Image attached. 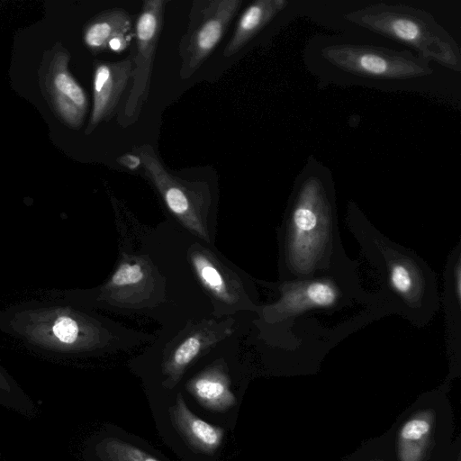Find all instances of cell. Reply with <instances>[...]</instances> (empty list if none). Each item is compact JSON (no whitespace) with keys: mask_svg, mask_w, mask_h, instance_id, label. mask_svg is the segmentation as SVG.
Listing matches in <instances>:
<instances>
[{"mask_svg":"<svg viewBox=\"0 0 461 461\" xmlns=\"http://www.w3.org/2000/svg\"><path fill=\"white\" fill-rule=\"evenodd\" d=\"M333 190L321 167L307 165L294 187L283 231V264L291 280L324 274L339 266Z\"/></svg>","mask_w":461,"mask_h":461,"instance_id":"obj_1","label":"cell"},{"mask_svg":"<svg viewBox=\"0 0 461 461\" xmlns=\"http://www.w3.org/2000/svg\"><path fill=\"white\" fill-rule=\"evenodd\" d=\"M0 328L30 346L61 353L105 349L118 340L103 320L59 303L10 309L0 314Z\"/></svg>","mask_w":461,"mask_h":461,"instance_id":"obj_2","label":"cell"},{"mask_svg":"<svg viewBox=\"0 0 461 461\" xmlns=\"http://www.w3.org/2000/svg\"><path fill=\"white\" fill-rule=\"evenodd\" d=\"M348 223L368 257L382 272L391 306L416 324L426 323L438 304L434 277L418 257L384 240L353 204Z\"/></svg>","mask_w":461,"mask_h":461,"instance_id":"obj_3","label":"cell"},{"mask_svg":"<svg viewBox=\"0 0 461 461\" xmlns=\"http://www.w3.org/2000/svg\"><path fill=\"white\" fill-rule=\"evenodd\" d=\"M345 17L359 27L411 47L429 62L461 71L458 44L427 11L406 5L377 3L351 11Z\"/></svg>","mask_w":461,"mask_h":461,"instance_id":"obj_4","label":"cell"},{"mask_svg":"<svg viewBox=\"0 0 461 461\" xmlns=\"http://www.w3.org/2000/svg\"><path fill=\"white\" fill-rule=\"evenodd\" d=\"M447 402L419 400L390 433L386 445L395 461H447L451 430Z\"/></svg>","mask_w":461,"mask_h":461,"instance_id":"obj_5","label":"cell"},{"mask_svg":"<svg viewBox=\"0 0 461 461\" xmlns=\"http://www.w3.org/2000/svg\"><path fill=\"white\" fill-rule=\"evenodd\" d=\"M144 175L155 187L169 212L193 234L210 242L208 214L212 194L204 181H191L169 170L154 149L144 144L135 148Z\"/></svg>","mask_w":461,"mask_h":461,"instance_id":"obj_6","label":"cell"},{"mask_svg":"<svg viewBox=\"0 0 461 461\" xmlns=\"http://www.w3.org/2000/svg\"><path fill=\"white\" fill-rule=\"evenodd\" d=\"M324 59L348 74L375 79H411L430 75L429 62L408 50L342 43L325 47Z\"/></svg>","mask_w":461,"mask_h":461,"instance_id":"obj_7","label":"cell"},{"mask_svg":"<svg viewBox=\"0 0 461 461\" xmlns=\"http://www.w3.org/2000/svg\"><path fill=\"white\" fill-rule=\"evenodd\" d=\"M242 0H194L188 14L185 32L178 47L179 77H191L221 41Z\"/></svg>","mask_w":461,"mask_h":461,"instance_id":"obj_8","label":"cell"},{"mask_svg":"<svg viewBox=\"0 0 461 461\" xmlns=\"http://www.w3.org/2000/svg\"><path fill=\"white\" fill-rule=\"evenodd\" d=\"M167 4V0H145L136 19L133 29L135 50L131 52V85L118 113V123L122 127H128L138 120L148 99Z\"/></svg>","mask_w":461,"mask_h":461,"instance_id":"obj_9","label":"cell"},{"mask_svg":"<svg viewBox=\"0 0 461 461\" xmlns=\"http://www.w3.org/2000/svg\"><path fill=\"white\" fill-rule=\"evenodd\" d=\"M161 289V277L147 257L125 254L98 289L96 300L117 307L138 308L154 300Z\"/></svg>","mask_w":461,"mask_h":461,"instance_id":"obj_10","label":"cell"},{"mask_svg":"<svg viewBox=\"0 0 461 461\" xmlns=\"http://www.w3.org/2000/svg\"><path fill=\"white\" fill-rule=\"evenodd\" d=\"M187 258L200 284L213 302L215 315L240 310L258 311L259 307L248 296L240 276L210 249L194 244Z\"/></svg>","mask_w":461,"mask_h":461,"instance_id":"obj_11","label":"cell"},{"mask_svg":"<svg viewBox=\"0 0 461 461\" xmlns=\"http://www.w3.org/2000/svg\"><path fill=\"white\" fill-rule=\"evenodd\" d=\"M231 318L215 321L203 320L185 328L166 350L162 374L167 386L179 382L186 370L217 343L230 336L233 330Z\"/></svg>","mask_w":461,"mask_h":461,"instance_id":"obj_12","label":"cell"},{"mask_svg":"<svg viewBox=\"0 0 461 461\" xmlns=\"http://www.w3.org/2000/svg\"><path fill=\"white\" fill-rule=\"evenodd\" d=\"M280 294L276 303L258 308L262 321L276 323L309 309L339 306L344 298L336 278L324 276L293 280L282 285Z\"/></svg>","mask_w":461,"mask_h":461,"instance_id":"obj_13","label":"cell"},{"mask_svg":"<svg viewBox=\"0 0 461 461\" xmlns=\"http://www.w3.org/2000/svg\"><path fill=\"white\" fill-rule=\"evenodd\" d=\"M131 53L119 61H95L93 73V107L86 134L101 122L109 121L117 110L121 97L131 81Z\"/></svg>","mask_w":461,"mask_h":461,"instance_id":"obj_14","label":"cell"},{"mask_svg":"<svg viewBox=\"0 0 461 461\" xmlns=\"http://www.w3.org/2000/svg\"><path fill=\"white\" fill-rule=\"evenodd\" d=\"M69 55L56 52L45 77L51 104L65 123L72 128L82 125L88 106L86 95L68 68Z\"/></svg>","mask_w":461,"mask_h":461,"instance_id":"obj_15","label":"cell"},{"mask_svg":"<svg viewBox=\"0 0 461 461\" xmlns=\"http://www.w3.org/2000/svg\"><path fill=\"white\" fill-rule=\"evenodd\" d=\"M285 0H256L242 12L233 34L223 50V57L238 53L287 5Z\"/></svg>","mask_w":461,"mask_h":461,"instance_id":"obj_16","label":"cell"},{"mask_svg":"<svg viewBox=\"0 0 461 461\" xmlns=\"http://www.w3.org/2000/svg\"><path fill=\"white\" fill-rule=\"evenodd\" d=\"M187 389L199 403L213 411H227L236 403L230 378L221 365L197 374L188 382Z\"/></svg>","mask_w":461,"mask_h":461,"instance_id":"obj_17","label":"cell"},{"mask_svg":"<svg viewBox=\"0 0 461 461\" xmlns=\"http://www.w3.org/2000/svg\"><path fill=\"white\" fill-rule=\"evenodd\" d=\"M172 416L177 429L192 447L205 454H213L221 445L223 429L195 415L180 394L172 408Z\"/></svg>","mask_w":461,"mask_h":461,"instance_id":"obj_18","label":"cell"},{"mask_svg":"<svg viewBox=\"0 0 461 461\" xmlns=\"http://www.w3.org/2000/svg\"><path fill=\"white\" fill-rule=\"evenodd\" d=\"M131 14L123 8H111L95 15L84 27L83 40L94 54L108 50L109 41L116 36L131 33Z\"/></svg>","mask_w":461,"mask_h":461,"instance_id":"obj_19","label":"cell"},{"mask_svg":"<svg viewBox=\"0 0 461 461\" xmlns=\"http://www.w3.org/2000/svg\"><path fill=\"white\" fill-rule=\"evenodd\" d=\"M101 453L104 461H161L141 447L120 438L105 440Z\"/></svg>","mask_w":461,"mask_h":461,"instance_id":"obj_20","label":"cell"},{"mask_svg":"<svg viewBox=\"0 0 461 461\" xmlns=\"http://www.w3.org/2000/svg\"><path fill=\"white\" fill-rule=\"evenodd\" d=\"M348 461H395L385 446H369L362 448Z\"/></svg>","mask_w":461,"mask_h":461,"instance_id":"obj_21","label":"cell"},{"mask_svg":"<svg viewBox=\"0 0 461 461\" xmlns=\"http://www.w3.org/2000/svg\"><path fill=\"white\" fill-rule=\"evenodd\" d=\"M132 38H134V30L131 33L114 37L108 43V50L114 52H122L125 50L129 47Z\"/></svg>","mask_w":461,"mask_h":461,"instance_id":"obj_22","label":"cell"},{"mask_svg":"<svg viewBox=\"0 0 461 461\" xmlns=\"http://www.w3.org/2000/svg\"><path fill=\"white\" fill-rule=\"evenodd\" d=\"M119 164L130 170H136L141 167V160L138 154L126 153L118 158Z\"/></svg>","mask_w":461,"mask_h":461,"instance_id":"obj_23","label":"cell"},{"mask_svg":"<svg viewBox=\"0 0 461 461\" xmlns=\"http://www.w3.org/2000/svg\"><path fill=\"white\" fill-rule=\"evenodd\" d=\"M0 378H2L1 373H0Z\"/></svg>","mask_w":461,"mask_h":461,"instance_id":"obj_24","label":"cell"}]
</instances>
